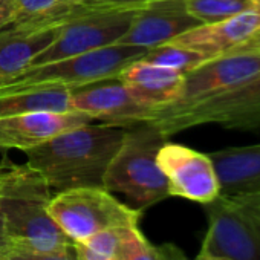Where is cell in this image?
I'll return each instance as SVG.
<instances>
[{
    "mask_svg": "<svg viewBox=\"0 0 260 260\" xmlns=\"http://www.w3.org/2000/svg\"><path fill=\"white\" fill-rule=\"evenodd\" d=\"M116 78L137 101L156 110L179 100L185 75L172 68L137 60L127 64Z\"/></svg>",
    "mask_w": 260,
    "mask_h": 260,
    "instance_id": "9a60e30c",
    "label": "cell"
},
{
    "mask_svg": "<svg viewBox=\"0 0 260 260\" xmlns=\"http://www.w3.org/2000/svg\"><path fill=\"white\" fill-rule=\"evenodd\" d=\"M169 138L182 130L217 124L234 130H260V72L217 96L181 110L156 109L149 121Z\"/></svg>",
    "mask_w": 260,
    "mask_h": 260,
    "instance_id": "8992f818",
    "label": "cell"
},
{
    "mask_svg": "<svg viewBox=\"0 0 260 260\" xmlns=\"http://www.w3.org/2000/svg\"><path fill=\"white\" fill-rule=\"evenodd\" d=\"M208 156L219 179L220 196L260 193V144L226 147Z\"/></svg>",
    "mask_w": 260,
    "mask_h": 260,
    "instance_id": "e0dca14e",
    "label": "cell"
},
{
    "mask_svg": "<svg viewBox=\"0 0 260 260\" xmlns=\"http://www.w3.org/2000/svg\"><path fill=\"white\" fill-rule=\"evenodd\" d=\"M75 2H83V0H75Z\"/></svg>",
    "mask_w": 260,
    "mask_h": 260,
    "instance_id": "d6a6232c",
    "label": "cell"
},
{
    "mask_svg": "<svg viewBox=\"0 0 260 260\" xmlns=\"http://www.w3.org/2000/svg\"><path fill=\"white\" fill-rule=\"evenodd\" d=\"M166 141L159 128L149 121L124 127L121 146L107 166L103 187L125 196L127 205L138 211L167 199V179L156 161Z\"/></svg>",
    "mask_w": 260,
    "mask_h": 260,
    "instance_id": "3957f363",
    "label": "cell"
},
{
    "mask_svg": "<svg viewBox=\"0 0 260 260\" xmlns=\"http://www.w3.org/2000/svg\"><path fill=\"white\" fill-rule=\"evenodd\" d=\"M0 260H2V255H0Z\"/></svg>",
    "mask_w": 260,
    "mask_h": 260,
    "instance_id": "836d02e7",
    "label": "cell"
},
{
    "mask_svg": "<svg viewBox=\"0 0 260 260\" xmlns=\"http://www.w3.org/2000/svg\"><path fill=\"white\" fill-rule=\"evenodd\" d=\"M49 213L61 231L75 243L116 226H138L143 211L118 201L104 187H78L58 191Z\"/></svg>",
    "mask_w": 260,
    "mask_h": 260,
    "instance_id": "52a82bcc",
    "label": "cell"
},
{
    "mask_svg": "<svg viewBox=\"0 0 260 260\" xmlns=\"http://www.w3.org/2000/svg\"><path fill=\"white\" fill-rule=\"evenodd\" d=\"M144 5L84 0L81 8L61 25L55 40L29 66L75 57L118 43L132 23L135 13Z\"/></svg>",
    "mask_w": 260,
    "mask_h": 260,
    "instance_id": "5b68a950",
    "label": "cell"
},
{
    "mask_svg": "<svg viewBox=\"0 0 260 260\" xmlns=\"http://www.w3.org/2000/svg\"><path fill=\"white\" fill-rule=\"evenodd\" d=\"M156 161L167 179L170 196L202 205L220 196L219 179L208 153L166 141L158 152Z\"/></svg>",
    "mask_w": 260,
    "mask_h": 260,
    "instance_id": "9c48e42d",
    "label": "cell"
},
{
    "mask_svg": "<svg viewBox=\"0 0 260 260\" xmlns=\"http://www.w3.org/2000/svg\"><path fill=\"white\" fill-rule=\"evenodd\" d=\"M194 260H230L228 257H223V255H216V254H210V252H205V251H199L198 257Z\"/></svg>",
    "mask_w": 260,
    "mask_h": 260,
    "instance_id": "f1b7e54d",
    "label": "cell"
},
{
    "mask_svg": "<svg viewBox=\"0 0 260 260\" xmlns=\"http://www.w3.org/2000/svg\"><path fill=\"white\" fill-rule=\"evenodd\" d=\"M4 178V176H2ZM0 178V179H2ZM8 251V245L5 240V234H4V226H2V219H0V255H4Z\"/></svg>",
    "mask_w": 260,
    "mask_h": 260,
    "instance_id": "f546056e",
    "label": "cell"
},
{
    "mask_svg": "<svg viewBox=\"0 0 260 260\" xmlns=\"http://www.w3.org/2000/svg\"><path fill=\"white\" fill-rule=\"evenodd\" d=\"M202 25L193 17L185 0H155L141 7L118 43L155 48Z\"/></svg>",
    "mask_w": 260,
    "mask_h": 260,
    "instance_id": "7c38bea8",
    "label": "cell"
},
{
    "mask_svg": "<svg viewBox=\"0 0 260 260\" xmlns=\"http://www.w3.org/2000/svg\"><path fill=\"white\" fill-rule=\"evenodd\" d=\"M208 228L202 251L230 260H260V225L233 199L219 196L204 205Z\"/></svg>",
    "mask_w": 260,
    "mask_h": 260,
    "instance_id": "ba28073f",
    "label": "cell"
},
{
    "mask_svg": "<svg viewBox=\"0 0 260 260\" xmlns=\"http://www.w3.org/2000/svg\"><path fill=\"white\" fill-rule=\"evenodd\" d=\"M122 135L124 127L89 122L26 150V164L45 178L51 190L103 187L104 173Z\"/></svg>",
    "mask_w": 260,
    "mask_h": 260,
    "instance_id": "6da1fadb",
    "label": "cell"
},
{
    "mask_svg": "<svg viewBox=\"0 0 260 260\" xmlns=\"http://www.w3.org/2000/svg\"><path fill=\"white\" fill-rule=\"evenodd\" d=\"M2 260H78L74 246L58 251H28V249H8Z\"/></svg>",
    "mask_w": 260,
    "mask_h": 260,
    "instance_id": "603a6c76",
    "label": "cell"
},
{
    "mask_svg": "<svg viewBox=\"0 0 260 260\" xmlns=\"http://www.w3.org/2000/svg\"><path fill=\"white\" fill-rule=\"evenodd\" d=\"M166 249H167V257L169 260H188L185 257V254L182 252V249H179L176 245L173 243H166Z\"/></svg>",
    "mask_w": 260,
    "mask_h": 260,
    "instance_id": "83f0119b",
    "label": "cell"
},
{
    "mask_svg": "<svg viewBox=\"0 0 260 260\" xmlns=\"http://www.w3.org/2000/svg\"><path fill=\"white\" fill-rule=\"evenodd\" d=\"M226 198V196H225ZM233 199L243 211H246L258 225H260V193L252 194H242V196H233Z\"/></svg>",
    "mask_w": 260,
    "mask_h": 260,
    "instance_id": "cb8c5ba5",
    "label": "cell"
},
{
    "mask_svg": "<svg viewBox=\"0 0 260 260\" xmlns=\"http://www.w3.org/2000/svg\"><path fill=\"white\" fill-rule=\"evenodd\" d=\"M11 25V10L8 0H0V31Z\"/></svg>",
    "mask_w": 260,
    "mask_h": 260,
    "instance_id": "4316f807",
    "label": "cell"
},
{
    "mask_svg": "<svg viewBox=\"0 0 260 260\" xmlns=\"http://www.w3.org/2000/svg\"><path fill=\"white\" fill-rule=\"evenodd\" d=\"M149 240L140 226H116L75 242L78 260H134Z\"/></svg>",
    "mask_w": 260,
    "mask_h": 260,
    "instance_id": "ac0fdd59",
    "label": "cell"
},
{
    "mask_svg": "<svg viewBox=\"0 0 260 260\" xmlns=\"http://www.w3.org/2000/svg\"><path fill=\"white\" fill-rule=\"evenodd\" d=\"M249 2L252 4V8H254L257 13H260V0H249Z\"/></svg>",
    "mask_w": 260,
    "mask_h": 260,
    "instance_id": "1f68e13d",
    "label": "cell"
},
{
    "mask_svg": "<svg viewBox=\"0 0 260 260\" xmlns=\"http://www.w3.org/2000/svg\"><path fill=\"white\" fill-rule=\"evenodd\" d=\"M63 23L14 25L0 31V78L28 68L57 37Z\"/></svg>",
    "mask_w": 260,
    "mask_h": 260,
    "instance_id": "2e32d148",
    "label": "cell"
},
{
    "mask_svg": "<svg viewBox=\"0 0 260 260\" xmlns=\"http://www.w3.org/2000/svg\"><path fill=\"white\" fill-rule=\"evenodd\" d=\"M93 122L80 112H29L0 116V150L26 152L66 130Z\"/></svg>",
    "mask_w": 260,
    "mask_h": 260,
    "instance_id": "4fadbf2b",
    "label": "cell"
},
{
    "mask_svg": "<svg viewBox=\"0 0 260 260\" xmlns=\"http://www.w3.org/2000/svg\"><path fill=\"white\" fill-rule=\"evenodd\" d=\"M98 2H107V4H147V2H155V0H98Z\"/></svg>",
    "mask_w": 260,
    "mask_h": 260,
    "instance_id": "4dcf8cb0",
    "label": "cell"
},
{
    "mask_svg": "<svg viewBox=\"0 0 260 260\" xmlns=\"http://www.w3.org/2000/svg\"><path fill=\"white\" fill-rule=\"evenodd\" d=\"M258 29L260 13L249 10L222 22L202 23L170 40V43L188 48L213 60L231 54Z\"/></svg>",
    "mask_w": 260,
    "mask_h": 260,
    "instance_id": "5bb4252c",
    "label": "cell"
},
{
    "mask_svg": "<svg viewBox=\"0 0 260 260\" xmlns=\"http://www.w3.org/2000/svg\"><path fill=\"white\" fill-rule=\"evenodd\" d=\"M242 52H245V54H248V52H251V54H260V29L255 31L240 46H237L231 54H242Z\"/></svg>",
    "mask_w": 260,
    "mask_h": 260,
    "instance_id": "484cf974",
    "label": "cell"
},
{
    "mask_svg": "<svg viewBox=\"0 0 260 260\" xmlns=\"http://www.w3.org/2000/svg\"><path fill=\"white\" fill-rule=\"evenodd\" d=\"M134 260H169L166 243L161 246H155L150 242H147Z\"/></svg>",
    "mask_w": 260,
    "mask_h": 260,
    "instance_id": "d4e9b609",
    "label": "cell"
},
{
    "mask_svg": "<svg viewBox=\"0 0 260 260\" xmlns=\"http://www.w3.org/2000/svg\"><path fill=\"white\" fill-rule=\"evenodd\" d=\"M69 104L74 112L116 127L150 121L155 115V109L137 101L118 78L72 89Z\"/></svg>",
    "mask_w": 260,
    "mask_h": 260,
    "instance_id": "8fae6325",
    "label": "cell"
},
{
    "mask_svg": "<svg viewBox=\"0 0 260 260\" xmlns=\"http://www.w3.org/2000/svg\"><path fill=\"white\" fill-rule=\"evenodd\" d=\"M140 60L155 63L159 66H166V68H172V69H176V71L185 74V72L201 66L208 58L196 51H191L188 48L167 42L164 45L150 48Z\"/></svg>",
    "mask_w": 260,
    "mask_h": 260,
    "instance_id": "44dd1931",
    "label": "cell"
},
{
    "mask_svg": "<svg viewBox=\"0 0 260 260\" xmlns=\"http://www.w3.org/2000/svg\"><path fill=\"white\" fill-rule=\"evenodd\" d=\"M83 2H75V0H8L11 10L10 26L64 23L81 8Z\"/></svg>",
    "mask_w": 260,
    "mask_h": 260,
    "instance_id": "ffe728a7",
    "label": "cell"
},
{
    "mask_svg": "<svg viewBox=\"0 0 260 260\" xmlns=\"http://www.w3.org/2000/svg\"><path fill=\"white\" fill-rule=\"evenodd\" d=\"M51 187L28 164H13L0 179V219L8 249L58 251L74 246L49 213Z\"/></svg>",
    "mask_w": 260,
    "mask_h": 260,
    "instance_id": "7a4b0ae2",
    "label": "cell"
},
{
    "mask_svg": "<svg viewBox=\"0 0 260 260\" xmlns=\"http://www.w3.org/2000/svg\"><path fill=\"white\" fill-rule=\"evenodd\" d=\"M149 49L144 46L115 43L75 57L29 66L14 75L0 78V93L40 86L77 89L112 80L127 64L140 60Z\"/></svg>",
    "mask_w": 260,
    "mask_h": 260,
    "instance_id": "277c9868",
    "label": "cell"
},
{
    "mask_svg": "<svg viewBox=\"0 0 260 260\" xmlns=\"http://www.w3.org/2000/svg\"><path fill=\"white\" fill-rule=\"evenodd\" d=\"M68 87H25L0 93V116L29 112H71Z\"/></svg>",
    "mask_w": 260,
    "mask_h": 260,
    "instance_id": "d6986e66",
    "label": "cell"
},
{
    "mask_svg": "<svg viewBox=\"0 0 260 260\" xmlns=\"http://www.w3.org/2000/svg\"><path fill=\"white\" fill-rule=\"evenodd\" d=\"M257 72H260V54H228L207 60L184 74L185 80L179 100L161 109L181 110L194 106L234 89Z\"/></svg>",
    "mask_w": 260,
    "mask_h": 260,
    "instance_id": "30bf717a",
    "label": "cell"
},
{
    "mask_svg": "<svg viewBox=\"0 0 260 260\" xmlns=\"http://www.w3.org/2000/svg\"><path fill=\"white\" fill-rule=\"evenodd\" d=\"M185 8L201 23L222 22L254 10L249 0H185Z\"/></svg>",
    "mask_w": 260,
    "mask_h": 260,
    "instance_id": "7402d4cb",
    "label": "cell"
}]
</instances>
